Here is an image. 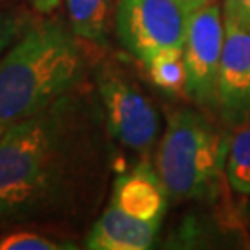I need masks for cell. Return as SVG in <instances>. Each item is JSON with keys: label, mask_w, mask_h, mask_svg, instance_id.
Instances as JSON below:
<instances>
[{"label": "cell", "mask_w": 250, "mask_h": 250, "mask_svg": "<svg viewBox=\"0 0 250 250\" xmlns=\"http://www.w3.org/2000/svg\"><path fill=\"white\" fill-rule=\"evenodd\" d=\"M224 11L221 0H206L191 19L184 45L186 97L217 113V85L224 48Z\"/></svg>", "instance_id": "obj_7"}, {"label": "cell", "mask_w": 250, "mask_h": 250, "mask_svg": "<svg viewBox=\"0 0 250 250\" xmlns=\"http://www.w3.org/2000/svg\"><path fill=\"white\" fill-rule=\"evenodd\" d=\"M226 182L241 197H250V123L232 130Z\"/></svg>", "instance_id": "obj_10"}, {"label": "cell", "mask_w": 250, "mask_h": 250, "mask_svg": "<svg viewBox=\"0 0 250 250\" xmlns=\"http://www.w3.org/2000/svg\"><path fill=\"white\" fill-rule=\"evenodd\" d=\"M224 17L250 28V0H221Z\"/></svg>", "instance_id": "obj_14"}, {"label": "cell", "mask_w": 250, "mask_h": 250, "mask_svg": "<svg viewBox=\"0 0 250 250\" xmlns=\"http://www.w3.org/2000/svg\"><path fill=\"white\" fill-rule=\"evenodd\" d=\"M93 83L115 146L135 161H150L160 143L161 119L139 82L119 60H104L93 69Z\"/></svg>", "instance_id": "obj_5"}, {"label": "cell", "mask_w": 250, "mask_h": 250, "mask_svg": "<svg viewBox=\"0 0 250 250\" xmlns=\"http://www.w3.org/2000/svg\"><path fill=\"white\" fill-rule=\"evenodd\" d=\"M247 226H249V232H250V204L247 206Z\"/></svg>", "instance_id": "obj_16"}, {"label": "cell", "mask_w": 250, "mask_h": 250, "mask_svg": "<svg viewBox=\"0 0 250 250\" xmlns=\"http://www.w3.org/2000/svg\"><path fill=\"white\" fill-rule=\"evenodd\" d=\"M34 22V15L26 8L0 9V58L26 34Z\"/></svg>", "instance_id": "obj_12"}, {"label": "cell", "mask_w": 250, "mask_h": 250, "mask_svg": "<svg viewBox=\"0 0 250 250\" xmlns=\"http://www.w3.org/2000/svg\"><path fill=\"white\" fill-rule=\"evenodd\" d=\"M156 87L172 95H186V65L184 52H163L143 65Z\"/></svg>", "instance_id": "obj_11"}, {"label": "cell", "mask_w": 250, "mask_h": 250, "mask_svg": "<svg viewBox=\"0 0 250 250\" xmlns=\"http://www.w3.org/2000/svg\"><path fill=\"white\" fill-rule=\"evenodd\" d=\"M217 115L230 130L250 123V28L224 17Z\"/></svg>", "instance_id": "obj_8"}, {"label": "cell", "mask_w": 250, "mask_h": 250, "mask_svg": "<svg viewBox=\"0 0 250 250\" xmlns=\"http://www.w3.org/2000/svg\"><path fill=\"white\" fill-rule=\"evenodd\" d=\"M67 22L83 43L102 46L107 43L115 19V0H63Z\"/></svg>", "instance_id": "obj_9"}, {"label": "cell", "mask_w": 250, "mask_h": 250, "mask_svg": "<svg viewBox=\"0 0 250 250\" xmlns=\"http://www.w3.org/2000/svg\"><path fill=\"white\" fill-rule=\"evenodd\" d=\"M169 197L150 161L119 172L106 206L89 226V250H146L160 233Z\"/></svg>", "instance_id": "obj_4"}, {"label": "cell", "mask_w": 250, "mask_h": 250, "mask_svg": "<svg viewBox=\"0 0 250 250\" xmlns=\"http://www.w3.org/2000/svg\"><path fill=\"white\" fill-rule=\"evenodd\" d=\"M76 249L74 245H63L43 233L32 230H15L0 235V250H63Z\"/></svg>", "instance_id": "obj_13"}, {"label": "cell", "mask_w": 250, "mask_h": 250, "mask_svg": "<svg viewBox=\"0 0 250 250\" xmlns=\"http://www.w3.org/2000/svg\"><path fill=\"white\" fill-rule=\"evenodd\" d=\"M232 130L200 109L170 111L156 148L154 169L169 200H213L226 178Z\"/></svg>", "instance_id": "obj_3"}, {"label": "cell", "mask_w": 250, "mask_h": 250, "mask_svg": "<svg viewBox=\"0 0 250 250\" xmlns=\"http://www.w3.org/2000/svg\"><path fill=\"white\" fill-rule=\"evenodd\" d=\"M206 0H117L113 28L121 46L145 65L163 52H184L191 19Z\"/></svg>", "instance_id": "obj_6"}, {"label": "cell", "mask_w": 250, "mask_h": 250, "mask_svg": "<svg viewBox=\"0 0 250 250\" xmlns=\"http://www.w3.org/2000/svg\"><path fill=\"white\" fill-rule=\"evenodd\" d=\"M80 37L60 19L36 21L0 58V135L87 80Z\"/></svg>", "instance_id": "obj_2"}, {"label": "cell", "mask_w": 250, "mask_h": 250, "mask_svg": "<svg viewBox=\"0 0 250 250\" xmlns=\"http://www.w3.org/2000/svg\"><path fill=\"white\" fill-rule=\"evenodd\" d=\"M115 143L93 82L0 135V221L80 228L104 208Z\"/></svg>", "instance_id": "obj_1"}, {"label": "cell", "mask_w": 250, "mask_h": 250, "mask_svg": "<svg viewBox=\"0 0 250 250\" xmlns=\"http://www.w3.org/2000/svg\"><path fill=\"white\" fill-rule=\"evenodd\" d=\"M30 4L37 15H50L60 8L62 0H30Z\"/></svg>", "instance_id": "obj_15"}]
</instances>
